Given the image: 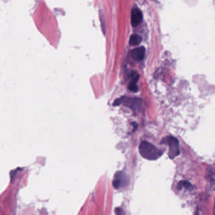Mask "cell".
<instances>
[{
  "label": "cell",
  "instance_id": "6da1fadb",
  "mask_svg": "<svg viewBox=\"0 0 215 215\" xmlns=\"http://www.w3.org/2000/svg\"><path fill=\"white\" fill-rule=\"evenodd\" d=\"M139 151L143 157L148 160H156L161 157L163 152L153 144L142 141L139 146Z\"/></svg>",
  "mask_w": 215,
  "mask_h": 215
},
{
  "label": "cell",
  "instance_id": "7a4b0ae2",
  "mask_svg": "<svg viewBox=\"0 0 215 215\" xmlns=\"http://www.w3.org/2000/svg\"><path fill=\"white\" fill-rule=\"evenodd\" d=\"M161 144L167 145L169 148L168 156L170 159H173L180 154L179 140L172 136H167L163 138Z\"/></svg>",
  "mask_w": 215,
  "mask_h": 215
},
{
  "label": "cell",
  "instance_id": "3957f363",
  "mask_svg": "<svg viewBox=\"0 0 215 215\" xmlns=\"http://www.w3.org/2000/svg\"><path fill=\"white\" fill-rule=\"evenodd\" d=\"M129 179L127 175L122 171L117 172L114 177V180L112 182L113 187L118 189L128 185Z\"/></svg>",
  "mask_w": 215,
  "mask_h": 215
},
{
  "label": "cell",
  "instance_id": "277c9868",
  "mask_svg": "<svg viewBox=\"0 0 215 215\" xmlns=\"http://www.w3.org/2000/svg\"><path fill=\"white\" fill-rule=\"evenodd\" d=\"M131 20L132 27H136L140 24L143 20V14L141 11L137 8H133L131 11Z\"/></svg>",
  "mask_w": 215,
  "mask_h": 215
},
{
  "label": "cell",
  "instance_id": "5b68a950",
  "mask_svg": "<svg viewBox=\"0 0 215 215\" xmlns=\"http://www.w3.org/2000/svg\"><path fill=\"white\" fill-rule=\"evenodd\" d=\"M145 53V49L144 48V47H139L134 49L131 51V55L133 60L137 61H141L144 58Z\"/></svg>",
  "mask_w": 215,
  "mask_h": 215
},
{
  "label": "cell",
  "instance_id": "8992f818",
  "mask_svg": "<svg viewBox=\"0 0 215 215\" xmlns=\"http://www.w3.org/2000/svg\"><path fill=\"white\" fill-rule=\"evenodd\" d=\"M142 41V37L138 34H132L129 39V44L131 46H138Z\"/></svg>",
  "mask_w": 215,
  "mask_h": 215
},
{
  "label": "cell",
  "instance_id": "52a82bcc",
  "mask_svg": "<svg viewBox=\"0 0 215 215\" xmlns=\"http://www.w3.org/2000/svg\"><path fill=\"white\" fill-rule=\"evenodd\" d=\"M177 188L179 189H181L182 188H185L187 190H191L193 189V186L188 181H181V182H179L178 183L177 185Z\"/></svg>",
  "mask_w": 215,
  "mask_h": 215
},
{
  "label": "cell",
  "instance_id": "ba28073f",
  "mask_svg": "<svg viewBox=\"0 0 215 215\" xmlns=\"http://www.w3.org/2000/svg\"><path fill=\"white\" fill-rule=\"evenodd\" d=\"M140 78V75L139 74L137 73L136 71H132L131 74V82L130 83H133V84H136V83L138 82V80Z\"/></svg>",
  "mask_w": 215,
  "mask_h": 215
},
{
  "label": "cell",
  "instance_id": "9c48e42d",
  "mask_svg": "<svg viewBox=\"0 0 215 215\" xmlns=\"http://www.w3.org/2000/svg\"><path fill=\"white\" fill-rule=\"evenodd\" d=\"M128 88L133 92H137L138 90V88L136 86V84H133V83H129Z\"/></svg>",
  "mask_w": 215,
  "mask_h": 215
}]
</instances>
